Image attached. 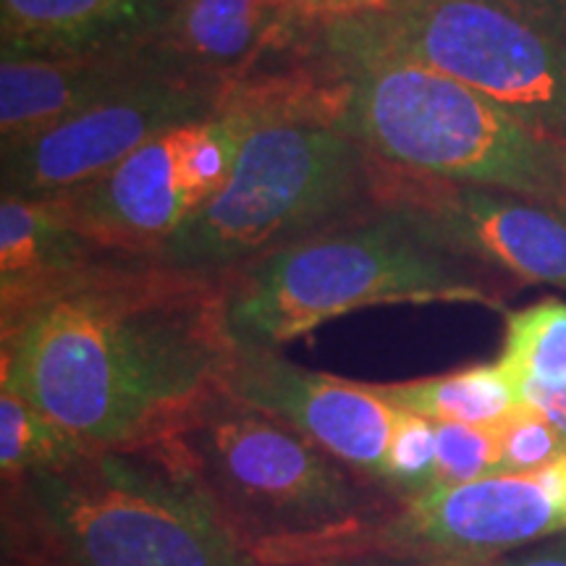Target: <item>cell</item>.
I'll return each mask as SVG.
<instances>
[{
    "label": "cell",
    "mask_w": 566,
    "mask_h": 566,
    "mask_svg": "<svg viewBox=\"0 0 566 566\" xmlns=\"http://www.w3.org/2000/svg\"><path fill=\"white\" fill-rule=\"evenodd\" d=\"M438 485L436 422L401 412L396 417L384 464V488L399 501L415 499Z\"/></svg>",
    "instance_id": "cell-20"
},
{
    "label": "cell",
    "mask_w": 566,
    "mask_h": 566,
    "mask_svg": "<svg viewBox=\"0 0 566 566\" xmlns=\"http://www.w3.org/2000/svg\"><path fill=\"white\" fill-rule=\"evenodd\" d=\"M168 438L226 527L265 566H313L401 504L286 422L226 391Z\"/></svg>",
    "instance_id": "cell-5"
},
{
    "label": "cell",
    "mask_w": 566,
    "mask_h": 566,
    "mask_svg": "<svg viewBox=\"0 0 566 566\" xmlns=\"http://www.w3.org/2000/svg\"><path fill=\"white\" fill-rule=\"evenodd\" d=\"M386 166L323 118H273L247 134L229 181L150 263L231 273L380 202Z\"/></svg>",
    "instance_id": "cell-6"
},
{
    "label": "cell",
    "mask_w": 566,
    "mask_h": 566,
    "mask_svg": "<svg viewBox=\"0 0 566 566\" xmlns=\"http://www.w3.org/2000/svg\"><path fill=\"white\" fill-rule=\"evenodd\" d=\"M375 42L454 76L566 145V45L491 0H391L359 13Z\"/></svg>",
    "instance_id": "cell-7"
},
{
    "label": "cell",
    "mask_w": 566,
    "mask_h": 566,
    "mask_svg": "<svg viewBox=\"0 0 566 566\" xmlns=\"http://www.w3.org/2000/svg\"><path fill=\"white\" fill-rule=\"evenodd\" d=\"M438 485H464L504 475L499 424L436 422ZM436 485V488H438Z\"/></svg>",
    "instance_id": "cell-21"
},
{
    "label": "cell",
    "mask_w": 566,
    "mask_h": 566,
    "mask_svg": "<svg viewBox=\"0 0 566 566\" xmlns=\"http://www.w3.org/2000/svg\"><path fill=\"white\" fill-rule=\"evenodd\" d=\"M501 370L512 375L514 384H533L564 388L566 386V302L541 300L525 310L506 313V334Z\"/></svg>",
    "instance_id": "cell-18"
},
{
    "label": "cell",
    "mask_w": 566,
    "mask_h": 566,
    "mask_svg": "<svg viewBox=\"0 0 566 566\" xmlns=\"http://www.w3.org/2000/svg\"><path fill=\"white\" fill-rule=\"evenodd\" d=\"M391 6V0H294L292 9L302 17L315 21H334L346 17H359V13L384 11Z\"/></svg>",
    "instance_id": "cell-24"
},
{
    "label": "cell",
    "mask_w": 566,
    "mask_h": 566,
    "mask_svg": "<svg viewBox=\"0 0 566 566\" xmlns=\"http://www.w3.org/2000/svg\"><path fill=\"white\" fill-rule=\"evenodd\" d=\"M564 533L566 454L527 475L438 485L401 501L384 522L338 543L315 564L378 558L401 566H493Z\"/></svg>",
    "instance_id": "cell-8"
},
{
    "label": "cell",
    "mask_w": 566,
    "mask_h": 566,
    "mask_svg": "<svg viewBox=\"0 0 566 566\" xmlns=\"http://www.w3.org/2000/svg\"><path fill=\"white\" fill-rule=\"evenodd\" d=\"M321 42L344 76L338 129L375 160L566 212L562 142L454 76L388 51L354 17L321 21Z\"/></svg>",
    "instance_id": "cell-2"
},
{
    "label": "cell",
    "mask_w": 566,
    "mask_h": 566,
    "mask_svg": "<svg viewBox=\"0 0 566 566\" xmlns=\"http://www.w3.org/2000/svg\"><path fill=\"white\" fill-rule=\"evenodd\" d=\"M113 260L90 244L48 197L3 195L0 200V296Z\"/></svg>",
    "instance_id": "cell-16"
},
{
    "label": "cell",
    "mask_w": 566,
    "mask_h": 566,
    "mask_svg": "<svg viewBox=\"0 0 566 566\" xmlns=\"http://www.w3.org/2000/svg\"><path fill=\"white\" fill-rule=\"evenodd\" d=\"M380 197L412 205L451 250L506 281L566 289V212L394 166H386Z\"/></svg>",
    "instance_id": "cell-11"
},
{
    "label": "cell",
    "mask_w": 566,
    "mask_h": 566,
    "mask_svg": "<svg viewBox=\"0 0 566 566\" xmlns=\"http://www.w3.org/2000/svg\"><path fill=\"white\" fill-rule=\"evenodd\" d=\"M375 391L401 412L428 417L433 422L501 424L525 401L512 375L499 363L470 365L433 378L405 380V384H373Z\"/></svg>",
    "instance_id": "cell-17"
},
{
    "label": "cell",
    "mask_w": 566,
    "mask_h": 566,
    "mask_svg": "<svg viewBox=\"0 0 566 566\" xmlns=\"http://www.w3.org/2000/svg\"><path fill=\"white\" fill-rule=\"evenodd\" d=\"M3 537L53 566H265L226 527L174 438L3 480Z\"/></svg>",
    "instance_id": "cell-3"
},
{
    "label": "cell",
    "mask_w": 566,
    "mask_h": 566,
    "mask_svg": "<svg viewBox=\"0 0 566 566\" xmlns=\"http://www.w3.org/2000/svg\"><path fill=\"white\" fill-rule=\"evenodd\" d=\"M150 51L27 55L0 59V150L21 145L108 101L153 71L166 69ZM174 69V66H171Z\"/></svg>",
    "instance_id": "cell-13"
},
{
    "label": "cell",
    "mask_w": 566,
    "mask_h": 566,
    "mask_svg": "<svg viewBox=\"0 0 566 566\" xmlns=\"http://www.w3.org/2000/svg\"><path fill=\"white\" fill-rule=\"evenodd\" d=\"M317 566H401V564L378 562V558H342V562H325Z\"/></svg>",
    "instance_id": "cell-27"
},
{
    "label": "cell",
    "mask_w": 566,
    "mask_h": 566,
    "mask_svg": "<svg viewBox=\"0 0 566 566\" xmlns=\"http://www.w3.org/2000/svg\"><path fill=\"white\" fill-rule=\"evenodd\" d=\"M171 9L168 0H3V53H153Z\"/></svg>",
    "instance_id": "cell-14"
},
{
    "label": "cell",
    "mask_w": 566,
    "mask_h": 566,
    "mask_svg": "<svg viewBox=\"0 0 566 566\" xmlns=\"http://www.w3.org/2000/svg\"><path fill=\"white\" fill-rule=\"evenodd\" d=\"M493 566H566V533L537 543V546L516 551Z\"/></svg>",
    "instance_id": "cell-26"
},
{
    "label": "cell",
    "mask_w": 566,
    "mask_h": 566,
    "mask_svg": "<svg viewBox=\"0 0 566 566\" xmlns=\"http://www.w3.org/2000/svg\"><path fill=\"white\" fill-rule=\"evenodd\" d=\"M275 13L258 0H176L153 53L184 74L229 87L263 51Z\"/></svg>",
    "instance_id": "cell-15"
},
{
    "label": "cell",
    "mask_w": 566,
    "mask_h": 566,
    "mask_svg": "<svg viewBox=\"0 0 566 566\" xmlns=\"http://www.w3.org/2000/svg\"><path fill=\"white\" fill-rule=\"evenodd\" d=\"M504 475H527L566 454V438L533 407L522 405L499 424Z\"/></svg>",
    "instance_id": "cell-22"
},
{
    "label": "cell",
    "mask_w": 566,
    "mask_h": 566,
    "mask_svg": "<svg viewBox=\"0 0 566 566\" xmlns=\"http://www.w3.org/2000/svg\"><path fill=\"white\" fill-rule=\"evenodd\" d=\"M0 386L87 451L174 436L226 391V273L90 265L0 296Z\"/></svg>",
    "instance_id": "cell-1"
},
{
    "label": "cell",
    "mask_w": 566,
    "mask_h": 566,
    "mask_svg": "<svg viewBox=\"0 0 566 566\" xmlns=\"http://www.w3.org/2000/svg\"><path fill=\"white\" fill-rule=\"evenodd\" d=\"M504 275L451 250L420 210L386 200L352 221L226 273L237 346L281 349L323 323L388 304L506 307Z\"/></svg>",
    "instance_id": "cell-4"
},
{
    "label": "cell",
    "mask_w": 566,
    "mask_h": 566,
    "mask_svg": "<svg viewBox=\"0 0 566 566\" xmlns=\"http://www.w3.org/2000/svg\"><path fill=\"white\" fill-rule=\"evenodd\" d=\"M223 90L171 66L153 71L80 116L3 147V195L51 197L90 184L160 134L218 116Z\"/></svg>",
    "instance_id": "cell-10"
},
{
    "label": "cell",
    "mask_w": 566,
    "mask_h": 566,
    "mask_svg": "<svg viewBox=\"0 0 566 566\" xmlns=\"http://www.w3.org/2000/svg\"><path fill=\"white\" fill-rule=\"evenodd\" d=\"M250 132V124L221 111L208 122L160 134L111 171L48 200L108 258L153 260L229 181Z\"/></svg>",
    "instance_id": "cell-9"
},
{
    "label": "cell",
    "mask_w": 566,
    "mask_h": 566,
    "mask_svg": "<svg viewBox=\"0 0 566 566\" xmlns=\"http://www.w3.org/2000/svg\"><path fill=\"white\" fill-rule=\"evenodd\" d=\"M84 446L61 430L51 417L0 386V475L17 480L51 470L84 454Z\"/></svg>",
    "instance_id": "cell-19"
},
{
    "label": "cell",
    "mask_w": 566,
    "mask_h": 566,
    "mask_svg": "<svg viewBox=\"0 0 566 566\" xmlns=\"http://www.w3.org/2000/svg\"><path fill=\"white\" fill-rule=\"evenodd\" d=\"M566 45V0H491Z\"/></svg>",
    "instance_id": "cell-23"
},
{
    "label": "cell",
    "mask_w": 566,
    "mask_h": 566,
    "mask_svg": "<svg viewBox=\"0 0 566 566\" xmlns=\"http://www.w3.org/2000/svg\"><path fill=\"white\" fill-rule=\"evenodd\" d=\"M226 394L286 422L354 472L384 485L396 409L373 384L294 365L279 349L237 346Z\"/></svg>",
    "instance_id": "cell-12"
},
{
    "label": "cell",
    "mask_w": 566,
    "mask_h": 566,
    "mask_svg": "<svg viewBox=\"0 0 566 566\" xmlns=\"http://www.w3.org/2000/svg\"><path fill=\"white\" fill-rule=\"evenodd\" d=\"M520 386V396L527 407H533L535 412H541L546 420L554 424L566 438V386L564 388H551V386H541L533 384V380H522Z\"/></svg>",
    "instance_id": "cell-25"
}]
</instances>
